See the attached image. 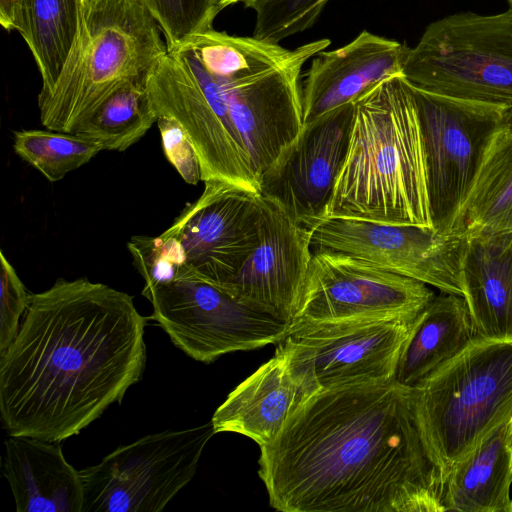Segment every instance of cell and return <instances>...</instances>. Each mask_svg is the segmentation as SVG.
I'll return each mask as SVG.
<instances>
[{
    "instance_id": "1",
    "label": "cell",
    "mask_w": 512,
    "mask_h": 512,
    "mask_svg": "<svg viewBox=\"0 0 512 512\" xmlns=\"http://www.w3.org/2000/svg\"><path fill=\"white\" fill-rule=\"evenodd\" d=\"M258 474L283 512H444L446 478L414 388L396 381L306 397L260 447Z\"/></svg>"
},
{
    "instance_id": "2",
    "label": "cell",
    "mask_w": 512,
    "mask_h": 512,
    "mask_svg": "<svg viewBox=\"0 0 512 512\" xmlns=\"http://www.w3.org/2000/svg\"><path fill=\"white\" fill-rule=\"evenodd\" d=\"M146 319L133 297L87 278L29 293L0 355V414L9 436L60 442L79 434L140 381Z\"/></svg>"
},
{
    "instance_id": "3",
    "label": "cell",
    "mask_w": 512,
    "mask_h": 512,
    "mask_svg": "<svg viewBox=\"0 0 512 512\" xmlns=\"http://www.w3.org/2000/svg\"><path fill=\"white\" fill-rule=\"evenodd\" d=\"M433 228L418 113L404 76L355 101L350 145L325 218Z\"/></svg>"
},
{
    "instance_id": "4",
    "label": "cell",
    "mask_w": 512,
    "mask_h": 512,
    "mask_svg": "<svg viewBox=\"0 0 512 512\" xmlns=\"http://www.w3.org/2000/svg\"><path fill=\"white\" fill-rule=\"evenodd\" d=\"M142 0H93L54 86L39 92L42 125L74 134L119 87L149 77L168 53Z\"/></svg>"
},
{
    "instance_id": "5",
    "label": "cell",
    "mask_w": 512,
    "mask_h": 512,
    "mask_svg": "<svg viewBox=\"0 0 512 512\" xmlns=\"http://www.w3.org/2000/svg\"><path fill=\"white\" fill-rule=\"evenodd\" d=\"M413 388L424 434L447 481L512 416V336L474 337Z\"/></svg>"
},
{
    "instance_id": "6",
    "label": "cell",
    "mask_w": 512,
    "mask_h": 512,
    "mask_svg": "<svg viewBox=\"0 0 512 512\" xmlns=\"http://www.w3.org/2000/svg\"><path fill=\"white\" fill-rule=\"evenodd\" d=\"M403 76L427 91L512 109V8L433 21L409 48Z\"/></svg>"
},
{
    "instance_id": "7",
    "label": "cell",
    "mask_w": 512,
    "mask_h": 512,
    "mask_svg": "<svg viewBox=\"0 0 512 512\" xmlns=\"http://www.w3.org/2000/svg\"><path fill=\"white\" fill-rule=\"evenodd\" d=\"M417 316L296 321L275 353L305 398L317 392L394 381Z\"/></svg>"
},
{
    "instance_id": "8",
    "label": "cell",
    "mask_w": 512,
    "mask_h": 512,
    "mask_svg": "<svg viewBox=\"0 0 512 512\" xmlns=\"http://www.w3.org/2000/svg\"><path fill=\"white\" fill-rule=\"evenodd\" d=\"M147 90L157 115L174 118L189 136L203 182L220 180L258 191L223 85L189 49L168 52L150 73Z\"/></svg>"
},
{
    "instance_id": "9",
    "label": "cell",
    "mask_w": 512,
    "mask_h": 512,
    "mask_svg": "<svg viewBox=\"0 0 512 512\" xmlns=\"http://www.w3.org/2000/svg\"><path fill=\"white\" fill-rule=\"evenodd\" d=\"M151 318L190 358L211 363L218 357L277 344L290 323L194 276L144 286Z\"/></svg>"
},
{
    "instance_id": "10",
    "label": "cell",
    "mask_w": 512,
    "mask_h": 512,
    "mask_svg": "<svg viewBox=\"0 0 512 512\" xmlns=\"http://www.w3.org/2000/svg\"><path fill=\"white\" fill-rule=\"evenodd\" d=\"M210 423L166 430L120 446L80 471L82 512H159L194 477Z\"/></svg>"
},
{
    "instance_id": "11",
    "label": "cell",
    "mask_w": 512,
    "mask_h": 512,
    "mask_svg": "<svg viewBox=\"0 0 512 512\" xmlns=\"http://www.w3.org/2000/svg\"><path fill=\"white\" fill-rule=\"evenodd\" d=\"M409 86L423 139L433 228L448 234L492 136L512 109Z\"/></svg>"
},
{
    "instance_id": "12",
    "label": "cell",
    "mask_w": 512,
    "mask_h": 512,
    "mask_svg": "<svg viewBox=\"0 0 512 512\" xmlns=\"http://www.w3.org/2000/svg\"><path fill=\"white\" fill-rule=\"evenodd\" d=\"M309 230L312 250L343 253L463 297L464 237L419 225L337 217L325 218Z\"/></svg>"
},
{
    "instance_id": "13",
    "label": "cell",
    "mask_w": 512,
    "mask_h": 512,
    "mask_svg": "<svg viewBox=\"0 0 512 512\" xmlns=\"http://www.w3.org/2000/svg\"><path fill=\"white\" fill-rule=\"evenodd\" d=\"M355 101L304 123L258 179L263 199L311 229L325 219L348 153Z\"/></svg>"
},
{
    "instance_id": "14",
    "label": "cell",
    "mask_w": 512,
    "mask_h": 512,
    "mask_svg": "<svg viewBox=\"0 0 512 512\" xmlns=\"http://www.w3.org/2000/svg\"><path fill=\"white\" fill-rule=\"evenodd\" d=\"M202 194L164 232L182 245L191 273L224 291L258 244L265 200L229 182H204Z\"/></svg>"
},
{
    "instance_id": "15",
    "label": "cell",
    "mask_w": 512,
    "mask_h": 512,
    "mask_svg": "<svg viewBox=\"0 0 512 512\" xmlns=\"http://www.w3.org/2000/svg\"><path fill=\"white\" fill-rule=\"evenodd\" d=\"M435 296L421 281L343 253L313 249L293 322L417 316Z\"/></svg>"
},
{
    "instance_id": "16",
    "label": "cell",
    "mask_w": 512,
    "mask_h": 512,
    "mask_svg": "<svg viewBox=\"0 0 512 512\" xmlns=\"http://www.w3.org/2000/svg\"><path fill=\"white\" fill-rule=\"evenodd\" d=\"M329 45L327 38L305 43L282 65L234 81H220L257 185L261 174L302 129L301 70L309 58Z\"/></svg>"
},
{
    "instance_id": "17",
    "label": "cell",
    "mask_w": 512,
    "mask_h": 512,
    "mask_svg": "<svg viewBox=\"0 0 512 512\" xmlns=\"http://www.w3.org/2000/svg\"><path fill=\"white\" fill-rule=\"evenodd\" d=\"M311 256L310 230L265 200L258 244L227 292L291 324L300 311Z\"/></svg>"
},
{
    "instance_id": "18",
    "label": "cell",
    "mask_w": 512,
    "mask_h": 512,
    "mask_svg": "<svg viewBox=\"0 0 512 512\" xmlns=\"http://www.w3.org/2000/svg\"><path fill=\"white\" fill-rule=\"evenodd\" d=\"M409 48L363 30L348 44L316 54L301 84L304 123L356 101L387 78L403 76Z\"/></svg>"
},
{
    "instance_id": "19",
    "label": "cell",
    "mask_w": 512,
    "mask_h": 512,
    "mask_svg": "<svg viewBox=\"0 0 512 512\" xmlns=\"http://www.w3.org/2000/svg\"><path fill=\"white\" fill-rule=\"evenodd\" d=\"M3 475L18 512H82L81 473L67 462L59 442L10 436Z\"/></svg>"
},
{
    "instance_id": "20",
    "label": "cell",
    "mask_w": 512,
    "mask_h": 512,
    "mask_svg": "<svg viewBox=\"0 0 512 512\" xmlns=\"http://www.w3.org/2000/svg\"><path fill=\"white\" fill-rule=\"evenodd\" d=\"M304 399L283 357L275 353L228 394L211 424L215 433L241 434L262 447L275 439Z\"/></svg>"
},
{
    "instance_id": "21",
    "label": "cell",
    "mask_w": 512,
    "mask_h": 512,
    "mask_svg": "<svg viewBox=\"0 0 512 512\" xmlns=\"http://www.w3.org/2000/svg\"><path fill=\"white\" fill-rule=\"evenodd\" d=\"M463 297L477 336H512V232L464 237Z\"/></svg>"
},
{
    "instance_id": "22",
    "label": "cell",
    "mask_w": 512,
    "mask_h": 512,
    "mask_svg": "<svg viewBox=\"0 0 512 512\" xmlns=\"http://www.w3.org/2000/svg\"><path fill=\"white\" fill-rule=\"evenodd\" d=\"M442 293L417 317L394 377L401 385L414 387L477 336L464 297Z\"/></svg>"
},
{
    "instance_id": "23",
    "label": "cell",
    "mask_w": 512,
    "mask_h": 512,
    "mask_svg": "<svg viewBox=\"0 0 512 512\" xmlns=\"http://www.w3.org/2000/svg\"><path fill=\"white\" fill-rule=\"evenodd\" d=\"M512 232V117L492 136L448 234Z\"/></svg>"
},
{
    "instance_id": "24",
    "label": "cell",
    "mask_w": 512,
    "mask_h": 512,
    "mask_svg": "<svg viewBox=\"0 0 512 512\" xmlns=\"http://www.w3.org/2000/svg\"><path fill=\"white\" fill-rule=\"evenodd\" d=\"M505 425L485 437L449 474L445 511L512 512V466Z\"/></svg>"
},
{
    "instance_id": "25",
    "label": "cell",
    "mask_w": 512,
    "mask_h": 512,
    "mask_svg": "<svg viewBox=\"0 0 512 512\" xmlns=\"http://www.w3.org/2000/svg\"><path fill=\"white\" fill-rule=\"evenodd\" d=\"M21 33L42 79L40 92L49 91L59 77L76 39L79 0H24Z\"/></svg>"
},
{
    "instance_id": "26",
    "label": "cell",
    "mask_w": 512,
    "mask_h": 512,
    "mask_svg": "<svg viewBox=\"0 0 512 512\" xmlns=\"http://www.w3.org/2000/svg\"><path fill=\"white\" fill-rule=\"evenodd\" d=\"M180 47L189 49L221 82L249 77L282 65L292 59L297 50L254 36L229 35L214 28L192 35Z\"/></svg>"
},
{
    "instance_id": "27",
    "label": "cell",
    "mask_w": 512,
    "mask_h": 512,
    "mask_svg": "<svg viewBox=\"0 0 512 512\" xmlns=\"http://www.w3.org/2000/svg\"><path fill=\"white\" fill-rule=\"evenodd\" d=\"M147 79L115 90L74 134L99 144L102 150L124 151L139 141L158 120Z\"/></svg>"
},
{
    "instance_id": "28",
    "label": "cell",
    "mask_w": 512,
    "mask_h": 512,
    "mask_svg": "<svg viewBox=\"0 0 512 512\" xmlns=\"http://www.w3.org/2000/svg\"><path fill=\"white\" fill-rule=\"evenodd\" d=\"M13 147L21 159L51 182L61 180L102 151L93 141L49 129L15 131Z\"/></svg>"
},
{
    "instance_id": "29",
    "label": "cell",
    "mask_w": 512,
    "mask_h": 512,
    "mask_svg": "<svg viewBox=\"0 0 512 512\" xmlns=\"http://www.w3.org/2000/svg\"><path fill=\"white\" fill-rule=\"evenodd\" d=\"M158 23L168 52L194 34L213 28L219 0H142Z\"/></svg>"
},
{
    "instance_id": "30",
    "label": "cell",
    "mask_w": 512,
    "mask_h": 512,
    "mask_svg": "<svg viewBox=\"0 0 512 512\" xmlns=\"http://www.w3.org/2000/svg\"><path fill=\"white\" fill-rule=\"evenodd\" d=\"M329 0H253L247 8L255 11L253 36L279 43L311 27Z\"/></svg>"
},
{
    "instance_id": "31",
    "label": "cell",
    "mask_w": 512,
    "mask_h": 512,
    "mask_svg": "<svg viewBox=\"0 0 512 512\" xmlns=\"http://www.w3.org/2000/svg\"><path fill=\"white\" fill-rule=\"evenodd\" d=\"M133 264L145 286L169 282L189 271L185 251L173 236H133L127 243Z\"/></svg>"
},
{
    "instance_id": "32",
    "label": "cell",
    "mask_w": 512,
    "mask_h": 512,
    "mask_svg": "<svg viewBox=\"0 0 512 512\" xmlns=\"http://www.w3.org/2000/svg\"><path fill=\"white\" fill-rule=\"evenodd\" d=\"M0 355L18 334L19 320L28 306L29 293L18 277L14 267L0 251Z\"/></svg>"
},
{
    "instance_id": "33",
    "label": "cell",
    "mask_w": 512,
    "mask_h": 512,
    "mask_svg": "<svg viewBox=\"0 0 512 512\" xmlns=\"http://www.w3.org/2000/svg\"><path fill=\"white\" fill-rule=\"evenodd\" d=\"M156 123L167 160L186 183L196 185L201 180V167L189 136L179 122L170 116H158Z\"/></svg>"
},
{
    "instance_id": "34",
    "label": "cell",
    "mask_w": 512,
    "mask_h": 512,
    "mask_svg": "<svg viewBox=\"0 0 512 512\" xmlns=\"http://www.w3.org/2000/svg\"><path fill=\"white\" fill-rule=\"evenodd\" d=\"M24 0H0V24L10 32L16 30L21 35L24 27Z\"/></svg>"
},
{
    "instance_id": "35",
    "label": "cell",
    "mask_w": 512,
    "mask_h": 512,
    "mask_svg": "<svg viewBox=\"0 0 512 512\" xmlns=\"http://www.w3.org/2000/svg\"><path fill=\"white\" fill-rule=\"evenodd\" d=\"M505 426H506V441H507V446H508L510 456H511V466H512V416L510 417V419L508 420V422L506 423Z\"/></svg>"
},
{
    "instance_id": "36",
    "label": "cell",
    "mask_w": 512,
    "mask_h": 512,
    "mask_svg": "<svg viewBox=\"0 0 512 512\" xmlns=\"http://www.w3.org/2000/svg\"><path fill=\"white\" fill-rule=\"evenodd\" d=\"M252 1L253 0H219V7H220V10H223L227 6L237 4V3H243L246 6Z\"/></svg>"
},
{
    "instance_id": "37",
    "label": "cell",
    "mask_w": 512,
    "mask_h": 512,
    "mask_svg": "<svg viewBox=\"0 0 512 512\" xmlns=\"http://www.w3.org/2000/svg\"><path fill=\"white\" fill-rule=\"evenodd\" d=\"M93 0H79L81 16L85 12V10L89 7Z\"/></svg>"
},
{
    "instance_id": "38",
    "label": "cell",
    "mask_w": 512,
    "mask_h": 512,
    "mask_svg": "<svg viewBox=\"0 0 512 512\" xmlns=\"http://www.w3.org/2000/svg\"><path fill=\"white\" fill-rule=\"evenodd\" d=\"M507 2L509 4L510 8H512V0H507Z\"/></svg>"
}]
</instances>
